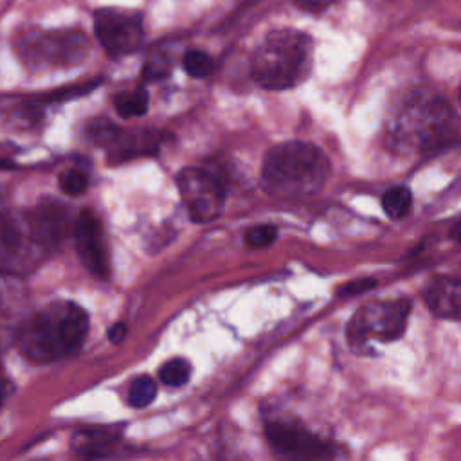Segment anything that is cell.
I'll return each instance as SVG.
<instances>
[{
	"label": "cell",
	"instance_id": "8fae6325",
	"mask_svg": "<svg viewBox=\"0 0 461 461\" xmlns=\"http://www.w3.org/2000/svg\"><path fill=\"white\" fill-rule=\"evenodd\" d=\"M74 241L83 267L97 277L110 272L108 247L99 218L92 211H81L74 223Z\"/></svg>",
	"mask_w": 461,
	"mask_h": 461
},
{
	"label": "cell",
	"instance_id": "4316f807",
	"mask_svg": "<svg viewBox=\"0 0 461 461\" xmlns=\"http://www.w3.org/2000/svg\"><path fill=\"white\" fill-rule=\"evenodd\" d=\"M124 335H126V326H124L122 322L113 324V326L108 330V337H110L112 342H121V340L124 339Z\"/></svg>",
	"mask_w": 461,
	"mask_h": 461
},
{
	"label": "cell",
	"instance_id": "5bb4252c",
	"mask_svg": "<svg viewBox=\"0 0 461 461\" xmlns=\"http://www.w3.org/2000/svg\"><path fill=\"white\" fill-rule=\"evenodd\" d=\"M162 133L158 131H137V133H121L117 140L112 144L110 158L112 162L130 160L142 155H155L160 148Z\"/></svg>",
	"mask_w": 461,
	"mask_h": 461
},
{
	"label": "cell",
	"instance_id": "2e32d148",
	"mask_svg": "<svg viewBox=\"0 0 461 461\" xmlns=\"http://www.w3.org/2000/svg\"><path fill=\"white\" fill-rule=\"evenodd\" d=\"M412 205V194L405 185H394L387 189L382 196V207L385 214L393 220H400L409 214Z\"/></svg>",
	"mask_w": 461,
	"mask_h": 461
},
{
	"label": "cell",
	"instance_id": "83f0119b",
	"mask_svg": "<svg viewBox=\"0 0 461 461\" xmlns=\"http://www.w3.org/2000/svg\"><path fill=\"white\" fill-rule=\"evenodd\" d=\"M7 393V376H5V369H4V362H2V355H0V403L4 402Z\"/></svg>",
	"mask_w": 461,
	"mask_h": 461
},
{
	"label": "cell",
	"instance_id": "9c48e42d",
	"mask_svg": "<svg viewBox=\"0 0 461 461\" xmlns=\"http://www.w3.org/2000/svg\"><path fill=\"white\" fill-rule=\"evenodd\" d=\"M95 36L110 56H122L137 50L144 38L142 20L137 13L122 9H99L94 16Z\"/></svg>",
	"mask_w": 461,
	"mask_h": 461
},
{
	"label": "cell",
	"instance_id": "d6986e66",
	"mask_svg": "<svg viewBox=\"0 0 461 461\" xmlns=\"http://www.w3.org/2000/svg\"><path fill=\"white\" fill-rule=\"evenodd\" d=\"M157 384L149 376H137L128 391V403L131 407H146L155 400Z\"/></svg>",
	"mask_w": 461,
	"mask_h": 461
},
{
	"label": "cell",
	"instance_id": "f546056e",
	"mask_svg": "<svg viewBox=\"0 0 461 461\" xmlns=\"http://www.w3.org/2000/svg\"><path fill=\"white\" fill-rule=\"evenodd\" d=\"M5 166H9L7 162H4V160H0V167H5Z\"/></svg>",
	"mask_w": 461,
	"mask_h": 461
},
{
	"label": "cell",
	"instance_id": "cb8c5ba5",
	"mask_svg": "<svg viewBox=\"0 0 461 461\" xmlns=\"http://www.w3.org/2000/svg\"><path fill=\"white\" fill-rule=\"evenodd\" d=\"M167 74V63L164 58H153L149 63L142 68V76L146 79H158Z\"/></svg>",
	"mask_w": 461,
	"mask_h": 461
},
{
	"label": "cell",
	"instance_id": "603a6c76",
	"mask_svg": "<svg viewBox=\"0 0 461 461\" xmlns=\"http://www.w3.org/2000/svg\"><path fill=\"white\" fill-rule=\"evenodd\" d=\"M59 185L67 194L76 196V194H81L86 189L88 180H86L85 173H81L79 169H67L59 176Z\"/></svg>",
	"mask_w": 461,
	"mask_h": 461
},
{
	"label": "cell",
	"instance_id": "4fadbf2b",
	"mask_svg": "<svg viewBox=\"0 0 461 461\" xmlns=\"http://www.w3.org/2000/svg\"><path fill=\"white\" fill-rule=\"evenodd\" d=\"M432 313L445 319H461V279L438 277L425 290Z\"/></svg>",
	"mask_w": 461,
	"mask_h": 461
},
{
	"label": "cell",
	"instance_id": "d4e9b609",
	"mask_svg": "<svg viewBox=\"0 0 461 461\" xmlns=\"http://www.w3.org/2000/svg\"><path fill=\"white\" fill-rule=\"evenodd\" d=\"M373 286H375V281H373V279H358V281H351V283L340 286V288H339V294H340L342 297H346V295L360 294V292L369 290V288H373Z\"/></svg>",
	"mask_w": 461,
	"mask_h": 461
},
{
	"label": "cell",
	"instance_id": "e0dca14e",
	"mask_svg": "<svg viewBox=\"0 0 461 461\" xmlns=\"http://www.w3.org/2000/svg\"><path fill=\"white\" fill-rule=\"evenodd\" d=\"M113 106L121 117H139L148 110V92L131 90L113 97Z\"/></svg>",
	"mask_w": 461,
	"mask_h": 461
},
{
	"label": "cell",
	"instance_id": "ffe728a7",
	"mask_svg": "<svg viewBox=\"0 0 461 461\" xmlns=\"http://www.w3.org/2000/svg\"><path fill=\"white\" fill-rule=\"evenodd\" d=\"M182 65H184V70L193 77H205L214 70L212 58L207 52L198 50V49L187 50L184 54Z\"/></svg>",
	"mask_w": 461,
	"mask_h": 461
},
{
	"label": "cell",
	"instance_id": "484cf974",
	"mask_svg": "<svg viewBox=\"0 0 461 461\" xmlns=\"http://www.w3.org/2000/svg\"><path fill=\"white\" fill-rule=\"evenodd\" d=\"M335 0H294V4L306 13H322L326 11Z\"/></svg>",
	"mask_w": 461,
	"mask_h": 461
},
{
	"label": "cell",
	"instance_id": "ba28073f",
	"mask_svg": "<svg viewBox=\"0 0 461 461\" xmlns=\"http://www.w3.org/2000/svg\"><path fill=\"white\" fill-rule=\"evenodd\" d=\"M176 184L191 220L203 223L221 214L225 191L212 173L200 167H185L178 173Z\"/></svg>",
	"mask_w": 461,
	"mask_h": 461
},
{
	"label": "cell",
	"instance_id": "277c9868",
	"mask_svg": "<svg viewBox=\"0 0 461 461\" xmlns=\"http://www.w3.org/2000/svg\"><path fill=\"white\" fill-rule=\"evenodd\" d=\"M454 128V112L439 97L411 99L394 117L391 140L398 149H427L443 142Z\"/></svg>",
	"mask_w": 461,
	"mask_h": 461
},
{
	"label": "cell",
	"instance_id": "9a60e30c",
	"mask_svg": "<svg viewBox=\"0 0 461 461\" xmlns=\"http://www.w3.org/2000/svg\"><path fill=\"white\" fill-rule=\"evenodd\" d=\"M115 441V432L108 429H86L74 434L72 448L85 457H95L106 454Z\"/></svg>",
	"mask_w": 461,
	"mask_h": 461
},
{
	"label": "cell",
	"instance_id": "30bf717a",
	"mask_svg": "<svg viewBox=\"0 0 461 461\" xmlns=\"http://www.w3.org/2000/svg\"><path fill=\"white\" fill-rule=\"evenodd\" d=\"M267 438L288 461H333L335 450L301 425L272 421L265 427Z\"/></svg>",
	"mask_w": 461,
	"mask_h": 461
},
{
	"label": "cell",
	"instance_id": "4dcf8cb0",
	"mask_svg": "<svg viewBox=\"0 0 461 461\" xmlns=\"http://www.w3.org/2000/svg\"><path fill=\"white\" fill-rule=\"evenodd\" d=\"M459 101H461V88H459Z\"/></svg>",
	"mask_w": 461,
	"mask_h": 461
},
{
	"label": "cell",
	"instance_id": "7402d4cb",
	"mask_svg": "<svg viewBox=\"0 0 461 461\" xmlns=\"http://www.w3.org/2000/svg\"><path fill=\"white\" fill-rule=\"evenodd\" d=\"M277 236V229L274 225H258V227H252L247 234H245V241L249 247H254V249H263L267 245H270Z\"/></svg>",
	"mask_w": 461,
	"mask_h": 461
},
{
	"label": "cell",
	"instance_id": "f1b7e54d",
	"mask_svg": "<svg viewBox=\"0 0 461 461\" xmlns=\"http://www.w3.org/2000/svg\"><path fill=\"white\" fill-rule=\"evenodd\" d=\"M452 238L457 240V241H461V216L456 220V223H454V227H452Z\"/></svg>",
	"mask_w": 461,
	"mask_h": 461
},
{
	"label": "cell",
	"instance_id": "7a4b0ae2",
	"mask_svg": "<svg viewBox=\"0 0 461 461\" xmlns=\"http://www.w3.org/2000/svg\"><path fill=\"white\" fill-rule=\"evenodd\" d=\"M330 162L313 144L290 140L268 149L261 167L267 193L277 198H301L315 194L326 182Z\"/></svg>",
	"mask_w": 461,
	"mask_h": 461
},
{
	"label": "cell",
	"instance_id": "8992f818",
	"mask_svg": "<svg viewBox=\"0 0 461 461\" xmlns=\"http://www.w3.org/2000/svg\"><path fill=\"white\" fill-rule=\"evenodd\" d=\"M411 303L398 301H375L364 304L348 324V339L351 346H366L369 340H396L403 335Z\"/></svg>",
	"mask_w": 461,
	"mask_h": 461
},
{
	"label": "cell",
	"instance_id": "5b68a950",
	"mask_svg": "<svg viewBox=\"0 0 461 461\" xmlns=\"http://www.w3.org/2000/svg\"><path fill=\"white\" fill-rule=\"evenodd\" d=\"M45 252L29 214L0 212V272L27 274Z\"/></svg>",
	"mask_w": 461,
	"mask_h": 461
},
{
	"label": "cell",
	"instance_id": "52a82bcc",
	"mask_svg": "<svg viewBox=\"0 0 461 461\" xmlns=\"http://www.w3.org/2000/svg\"><path fill=\"white\" fill-rule=\"evenodd\" d=\"M18 52L27 65L36 68L76 65L86 56L88 40L77 31L31 32L18 41Z\"/></svg>",
	"mask_w": 461,
	"mask_h": 461
},
{
	"label": "cell",
	"instance_id": "3957f363",
	"mask_svg": "<svg viewBox=\"0 0 461 461\" xmlns=\"http://www.w3.org/2000/svg\"><path fill=\"white\" fill-rule=\"evenodd\" d=\"M312 67V38L295 29L270 31L250 59L254 81L267 90H286L306 79Z\"/></svg>",
	"mask_w": 461,
	"mask_h": 461
},
{
	"label": "cell",
	"instance_id": "7c38bea8",
	"mask_svg": "<svg viewBox=\"0 0 461 461\" xmlns=\"http://www.w3.org/2000/svg\"><path fill=\"white\" fill-rule=\"evenodd\" d=\"M29 216L45 250H54L61 243L67 230V207L56 200H45Z\"/></svg>",
	"mask_w": 461,
	"mask_h": 461
},
{
	"label": "cell",
	"instance_id": "6da1fadb",
	"mask_svg": "<svg viewBox=\"0 0 461 461\" xmlns=\"http://www.w3.org/2000/svg\"><path fill=\"white\" fill-rule=\"evenodd\" d=\"M88 333L86 312L70 301L52 303L18 330L16 346L31 362H54L76 353Z\"/></svg>",
	"mask_w": 461,
	"mask_h": 461
},
{
	"label": "cell",
	"instance_id": "44dd1931",
	"mask_svg": "<svg viewBox=\"0 0 461 461\" xmlns=\"http://www.w3.org/2000/svg\"><path fill=\"white\" fill-rule=\"evenodd\" d=\"M86 135L97 146H106V144L112 146L117 140V137L121 135V130L113 122H110L106 119H97V121L88 124Z\"/></svg>",
	"mask_w": 461,
	"mask_h": 461
},
{
	"label": "cell",
	"instance_id": "ac0fdd59",
	"mask_svg": "<svg viewBox=\"0 0 461 461\" xmlns=\"http://www.w3.org/2000/svg\"><path fill=\"white\" fill-rule=\"evenodd\" d=\"M189 375H191V366L184 358H171L158 371L160 382L169 387L184 385L189 380Z\"/></svg>",
	"mask_w": 461,
	"mask_h": 461
}]
</instances>
